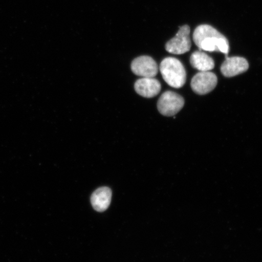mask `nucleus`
Segmentation results:
<instances>
[{
  "instance_id": "39448f33",
  "label": "nucleus",
  "mask_w": 262,
  "mask_h": 262,
  "mask_svg": "<svg viewBox=\"0 0 262 262\" xmlns=\"http://www.w3.org/2000/svg\"><path fill=\"white\" fill-rule=\"evenodd\" d=\"M217 81V75L214 73L210 71L199 72L192 78L191 86L195 93L205 95L215 89Z\"/></svg>"
},
{
  "instance_id": "6e6552de",
  "label": "nucleus",
  "mask_w": 262,
  "mask_h": 262,
  "mask_svg": "<svg viewBox=\"0 0 262 262\" xmlns=\"http://www.w3.org/2000/svg\"><path fill=\"white\" fill-rule=\"evenodd\" d=\"M134 88L136 93L145 98L157 96L161 91V84L154 78H142L137 80Z\"/></svg>"
},
{
  "instance_id": "423d86ee",
  "label": "nucleus",
  "mask_w": 262,
  "mask_h": 262,
  "mask_svg": "<svg viewBox=\"0 0 262 262\" xmlns=\"http://www.w3.org/2000/svg\"><path fill=\"white\" fill-rule=\"evenodd\" d=\"M131 70L138 76L154 78L158 73L159 68L152 57L143 55L134 59L131 63Z\"/></svg>"
},
{
  "instance_id": "f03ea898",
  "label": "nucleus",
  "mask_w": 262,
  "mask_h": 262,
  "mask_svg": "<svg viewBox=\"0 0 262 262\" xmlns=\"http://www.w3.org/2000/svg\"><path fill=\"white\" fill-rule=\"evenodd\" d=\"M160 71L163 80L170 86L180 88L184 86L186 81V73L181 61L176 58L167 57L162 61Z\"/></svg>"
},
{
  "instance_id": "1a4fd4ad",
  "label": "nucleus",
  "mask_w": 262,
  "mask_h": 262,
  "mask_svg": "<svg viewBox=\"0 0 262 262\" xmlns=\"http://www.w3.org/2000/svg\"><path fill=\"white\" fill-rule=\"evenodd\" d=\"M112 191L110 188L101 187L95 191L91 195V201L95 210L98 212L106 211L109 207Z\"/></svg>"
},
{
  "instance_id": "20e7f679",
  "label": "nucleus",
  "mask_w": 262,
  "mask_h": 262,
  "mask_svg": "<svg viewBox=\"0 0 262 262\" xmlns=\"http://www.w3.org/2000/svg\"><path fill=\"white\" fill-rule=\"evenodd\" d=\"M190 28L188 25L180 27L174 37L166 42L165 49L169 53L181 55L189 51L191 47L190 39Z\"/></svg>"
},
{
  "instance_id": "0eeeda50",
  "label": "nucleus",
  "mask_w": 262,
  "mask_h": 262,
  "mask_svg": "<svg viewBox=\"0 0 262 262\" xmlns=\"http://www.w3.org/2000/svg\"><path fill=\"white\" fill-rule=\"evenodd\" d=\"M249 63L243 57H232L226 58L221 66V73L226 77H232L247 71Z\"/></svg>"
},
{
  "instance_id": "f257e3e1",
  "label": "nucleus",
  "mask_w": 262,
  "mask_h": 262,
  "mask_svg": "<svg viewBox=\"0 0 262 262\" xmlns=\"http://www.w3.org/2000/svg\"><path fill=\"white\" fill-rule=\"evenodd\" d=\"M193 40L201 50L221 52L227 55L229 53V46L227 38L210 25L198 26L193 33Z\"/></svg>"
},
{
  "instance_id": "9d476101",
  "label": "nucleus",
  "mask_w": 262,
  "mask_h": 262,
  "mask_svg": "<svg viewBox=\"0 0 262 262\" xmlns=\"http://www.w3.org/2000/svg\"><path fill=\"white\" fill-rule=\"evenodd\" d=\"M190 63L193 68L200 72L209 71L215 67L214 60L201 51L193 52L190 57Z\"/></svg>"
},
{
  "instance_id": "7ed1b4c3",
  "label": "nucleus",
  "mask_w": 262,
  "mask_h": 262,
  "mask_svg": "<svg viewBox=\"0 0 262 262\" xmlns=\"http://www.w3.org/2000/svg\"><path fill=\"white\" fill-rule=\"evenodd\" d=\"M185 100L179 94L172 91H166L160 97L157 108L163 116H175L184 106Z\"/></svg>"
}]
</instances>
